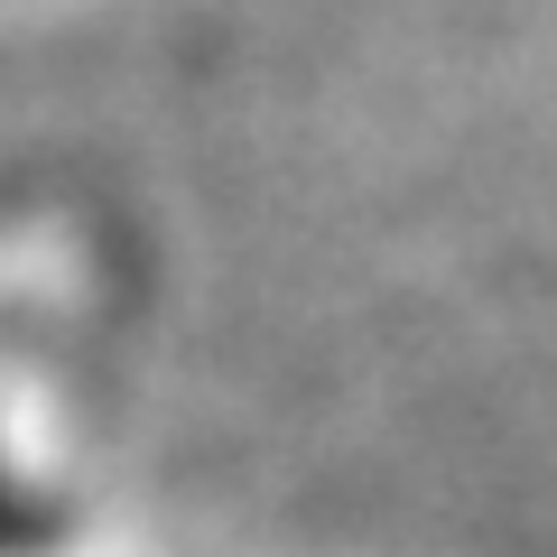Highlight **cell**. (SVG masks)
<instances>
[{"instance_id": "obj_1", "label": "cell", "mask_w": 557, "mask_h": 557, "mask_svg": "<svg viewBox=\"0 0 557 557\" xmlns=\"http://www.w3.org/2000/svg\"><path fill=\"white\" fill-rule=\"evenodd\" d=\"M0 530H10V493H0Z\"/></svg>"}]
</instances>
